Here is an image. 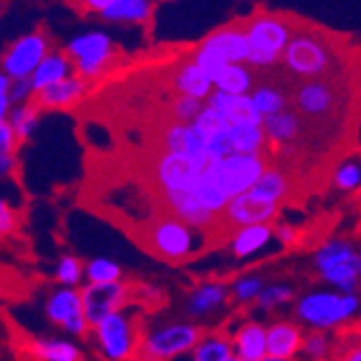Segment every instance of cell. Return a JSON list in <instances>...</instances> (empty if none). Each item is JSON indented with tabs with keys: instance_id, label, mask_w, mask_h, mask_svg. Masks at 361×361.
<instances>
[{
	"instance_id": "cell-1",
	"label": "cell",
	"mask_w": 361,
	"mask_h": 361,
	"mask_svg": "<svg viewBox=\"0 0 361 361\" xmlns=\"http://www.w3.org/2000/svg\"><path fill=\"white\" fill-rule=\"evenodd\" d=\"M348 72L301 80L292 87L290 106L301 115L307 126L310 141L312 137L326 139L336 128L346 126V113L350 102Z\"/></svg>"
},
{
	"instance_id": "cell-2",
	"label": "cell",
	"mask_w": 361,
	"mask_h": 361,
	"mask_svg": "<svg viewBox=\"0 0 361 361\" xmlns=\"http://www.w3.org/2000/svg\"><path fill=\"white\" fill-rule=\"evenodd\" d=\"M344 54L346 48L338 35L303 20L281 56V65L283 72L299 78V82L314 80L346 72L342 68Z\"/></svg>"
},
{
	"instance_id": "cell-3",
	"label": "cell",
	"mask_w": 361,
	"mask_h": 361,
	"mask_svg": "<svg viewBox=\"0 0 361 361\" xmlns=\"http://www.w3.org/2000/svg\"><path fill=\"white\" fill-rule=\"evenodd\" d=\"M137 243L154 257L167 264H184L204 245L202 232L169 212H156L141 223Z\"/></svg>"
},
{
	"instance_id": "cell-4",
	"label": "cell",
	"mask_w": 361,
	"mask_h": 361,
	"mask_svg": "<svg viewBox=\"0 0 361 361\" xmlns=\"http://www.w3.org/2000/svg\"><path fill=\"white\" fill-rule=\"evenodd\" d=\"M301 18L294 13H279L257 9L251 16L243 18L245 32L251 44L249 65L259 70H269L271 65L281 63V56L301 26Z\"/></svg>"
},
{
	"instance_id": "cell-5",
	"label": "cell",
	"mask_w": 361,
	"mask_h": 361,
	"mask_svg": "<svg viewBox=\"0 0 361 361\" xmlns=\"http://www.w3.org/2000/svg\"><path fill=\"white\" fill-rule=\"evenodd\" d=\"M294 318L307 331H336L346 322L355 320L361 310V297L357 292H340L334 288L310 290L292 303Z\"/></svg>"
},
{
	"instance_id": "cell-6",
	"label": "cell",
	"mask_w": 361,
	"mask_h": 361,
	"mask_svg": "<svg viewBox=\"0 0 361 361\" xmlns=\"http://www.w3.org/2000/svg\"><path fill=\"white\" fill-rule=\"evenodd\" d=\"M314 273L334 290L359 292L361 286V249L344 236L324 238L312 253Z\"/></svg>"
},
{
	"instance_id": "cell-7",
	"label": "cell",
	"mask_w": 361,
	"mask_h": 361,
	"mask_svg": "<svg viewBox=\"0 0 361 361\" xmlns=\"http://www.w3.org/2000/svg\"><path fill=\"white\" fill-rule=\"evenodd\" d=\"M145 331L141 316L126 307L95 322L91 326V338L97 353L106 361H137Z\"/></svg>"
},
{
	"instance_id": "cell-8",
	"label": "cell",
	"mask_w": 361,
	"mask_h": 361,
	"mask_svg": "<svg viewBox=\"0 0 361 361\" xmlns=\"http://www.w3.org/2000/svg\"><path fill=\"white\" fill-rule=\"evenodd\" d=\"M269 154H229L225 158L210 160L204 176L225 195L227 202L251 190L259 176L271 165Z\"/></svg>"
},
{
	"instance_id": "cell-9",
	"label": "cell",
	"mask_w": 361,
	"mask_h": 361,
	"mask_svg": "<svg viewBox=\"0 0 361 361\" xmlns=\"http://www.w3.org/2000/svg\"><path fill=\"white\" fill-rule=\"evenodd\" d=\"M206 326L192 320H169L147 329L137 355V361H173L182 355H188Z\"/></svg>"
},
{
	"instance_id": "cell-10",
	"label": "cell",
	"mask_w": 361,
	"mask_h": 361,
	"mask_svg": "<svg viewBox=\"0 0 361 361\" xmlns=\"http://www.w3.org/2000/svg\"><path fill=\"white\" fill-rule=\"evenodd\" d=\"M279 214H281L279 204L264 202V200H259V197H255L251 190H247L234 197V200L225 206V210L216 214L212 227L204 234V245L206 240L227 243L236 229L247 227V225H262V223L275 225L279 221Z\"/></svg>"
},
{
	"instance_id": "cell-11",
	"label": "cell",
	"mask_w": 361,
	"mask_h": 361,
	"mask_svg": "<svg viewBox=\"0 0 361 361\" xmlns=\"http://www.w3.org/2000/svg\"><path fill=\"white\" fill-rule=\"evenodd\" d=\"M208 162L210 160H202L182 152L156 149L147 162L156 195L162 197L169 192H190L195 184L200 182Z\"/></svg>"
},
{
	"instance_id": "cell-12",
	"label": "cell",
	"mask_w": 361,
	"mask_h": 361,
	"mask_svg": "<svg viewBox=\"0 0 361 361\" xmlns=\"http://www.w3.org/2000/svg\"><path fill=\"white\" fill-rule=\"evenodd\" d=\"M44 316L52 326L65 331L74 340L91 338V322L85 314L80 288L56 286L46 297Z\"/></svg>"
},
{
	"instance_id": "cell-13",
	"label": "cell",
	"mask_w": 361,
	"mask_h": 361,
	"mask_svg": "<svg viewBox=\"0 0 361 361\" xmlns=\"http://www.w3.org/2000/svg\"><path fill=\"white\" fill-rule=\"evenodd\" d=\"M65 54L70 56L76 76L87 80L102 76V72L113 65L117 50L111 37L104 35V32H87L82 37L72 39Z\"/></svg>"
},
{
	"instance_id": "cell-14",
	"label": "cell",
	"mask_w": 361,
	"mask_h": 361,
	"mask_svg": "<svg viewBox=\"0 0 361 361\" xmlns=\"http://www.w3.org/2000/svg\"><path fill=\"white\" fill-rule=\"evenodd\" d=\"M80 297L85 314L93 326L102 318L121 312L133 303V283L126 279L113 283H85L80 288Z\"/></svg>"
},
{
	"instance_id": "cell-15",
	"label": "cell",
	"mask_w": 361,
	"mask_h": 361,
	"mask_svg": "<svg viewBox=\"0 0 361 361\" xmlns=\"http://www.w3.org/2000/svg\"><path fill=\"white\" fill-rule=\"evenodd\" d=\"M229 301H232V290H229L227 283L214 281V279L200 281L190 290H186L184 303H182V314L186 316V320L204 324V320L223 312V307Z\"/></svg>"
},
{
	"instance_id": "cell-16",
	"label": "cell",
	"mask_w": 361,
	"mask_h": 361,
	"mask_svg": "<svg viewBox=\"0 0 361 361\" xmlns=\"http://www.w3.org/2000/svg\"><path fill=\"white\" fill-rule=\"evenodd\" d=\"M48 56V37L44 32H30L20 37L3 56V70L16 80H24L35 74L42 61Z\"/></svg>"
},
{
	"instance_id": "cell-17",
	"label": "cell",
	"mask_w": 361,
	"mask_h": 361,
	"mask_svg": "<svg viewBox=\"0 0 361 361\" xmlns=\"http://www.w3.org/2000/svg\"><path fill=\"white\" fill-rule=\"evenodd\" d=\"M200 48L216 54L225 63H247L251 54V44L240 18L214 28L206 39H202Z\"/></svg>"
},
{
	"instance_id": "cell-18",
	"label": "cell",
	"mask_w": 361,
	"mask_h": 361,
	"mask_svg": "<svg viewBox=\"0 0 361 361\" xmlns=\"http://www.w3.org/2000/svg\"><path fill=\"white\" fill-rule=\"evenodd\" d=\"M305 334V326L297 318H275L267 322L269 357L294 361L303 353Z\"/></svg>"
},
{
	"instance_id": "cell-19",
	"label": "cell",
	"mask_w": 361,
	"mask_h": 361,
	"mask_svg": "<svg viewBox=\"0 0 361 361\" xmlns=\"http://www.w3.org/2000/svg\"><path fill=\"white\" fill-rule=\"evenodd\" d=\"M229 334H232V346L238 359L264 361L269 357L267 322H262L257 318H245Z\"/></svg>"
},
{
	"instance_id": "cell-20",
	"label": "cell",
	"mask_w": 361,
	"mask_h": 361,
	"mask_svg": "<svg viewBox=\"0 0 361 361\" xmlns=\"http://www.w3.org/2000/svg\"><path fill=\"white\" fill-rule=\"evenodd\" d=\"M169 87H171V93L188 95V97H195V100L206 102L214 91V80L195 63L192 56H186L171 70Z\"/></svg>"
},
{
	"instance_id": "cell-21",
	"label": "cell",
	"mask_w": 361,
	"mask_h": 361,
	"mask_svg": "<svg viewBox=\"0 0 361 361\" xmlns=\"http://www.w3.org/2000/svg\"><path fill=\"white\" fill-rule=\"evenodd\" d=\"M87 91V80L80 76H70L56 85H50L30 95V104L39 111H65L82 100Z\"/></svg>"
},
{
	"instance_id": "cell-22",
	"label": "cell",
	"mask_w": 361,
	"mask_h": 361,
	"mask_svg": "<svg viewBox=\"0 0 361 361\" xmlns=\"http://www.w3.org/2000/svg\"><path fill=\"white\" fill-rule=\"evenodd\" d=\"M294 190H297V178L281 165H277V162H271L267 171L251 186V192L255 197L271 204H279V206H286L288 202H292Z\"/></svg>"
},
{
	"instance_id": "cell-23",
	"label": "cell",
	"mask_w": 361,
	"mask_h": 361,
	"mask_svg": "<svg viewBox=\"0 0 361 361\" xmlns=\"http://www.w3.org/2000/svg\"><path fill=\"white\" fill-rule=\"evenodd\" d=\"M208 106L216 109L229 123H255L262 126L264 117H262L249 95H232V93H223L219 89L212 91V95L206 100Z\"/></svg>"
},
{
	"instance_id": "cell-24",
	"label": "cell",
	"mask_w": 361,
	"mask_h": 361,
	"mask_svg": "<svg viewBox=\"0 0 361 361\" xmlns=\"http://www.w3.org/2000/svg\"><path fill=\"white\" fill-rule=\"evenodd\" d=\"M275 236V225L262 223V225H247L240 227L229 236L227 249L232 251L236 259H247L251 255H257L259 251H264Z\"/></svg>"
},
{
	"instance_id": "cell-25",
	"label": "cell",
	"mask_w": 361,
	"mask_h": 361,
	"mask_svg": "<svg viewBox=\"0 0 361 361\" xmlns=\"http://www.w3.org/2000/svg\"><path fill=\"white\" fill-rule=\"evenodd\" d=\"M28 350L37 361H85V350L78 340L65 336H44L32 338L28 342Z\"/></svg>"
},
{
	"instance_id": "cell-26",
	"label": "cell",
	"mask_w": 361,
	"mask_h": 361,
	"mask_svg": "<svg viewBox=\"0 0 361 361\" xmlns=\"http://www.w3.org/2000/svg\"><path fill=\"white\" fill-rule=\"evenodd\" d=\"M234 357L232 334L223 329H206L190 350V361H227Z\"/></svg>"
},
{
	"instance_id": "cell-27",
	"label": "cell",
	"mask_w": 361,
	"mask_h": 361,
	"mask_svg": "<svg viewBox=\"0 0 361 361\" xmlns=\"http://www.w3.org/2000/svg\"><path fill=\"white\" fill-rule=\"evenodd\" d=\"M326 361H361V318L334 331V348Z\"/></svg>"
},
{
	"instance_id": "cell-28",
	"label": "cell",
	"mask_w": 361,
	"mask_h": 361,
	"mask_svg": "<svg viewBox=\"0 0 361 361\" xmlns=\"http://www.w3.org/2000/svg\"><path fill=\"white\" fill-rule=\"evenodd\" d=\"M70 72H72V61L70 56L63 52H52L48 54L42 65L35 70V74L30 76V82H32V93H37L50 85H56L65 78H70Z\"/></svg>"
},
{
	"instance_id": "cell-29",
	"label": "cell",
	"mask_w": 361,
	"mask_h": 361,
	"mask_svg": "<svg viewBox=\"0 0 361 361\" xmlns=\"http://www.w3.org/2000/svg\"><path fill=\"white\" fill-rule=\"evenodd\" d=\"M290 91H286L283 87L275 85V82H259L255 85V89L251 91V100L257 109V113L262 117H271L277 115L286 109H290Z\"/></svg>"
},
{
	"instance_id": "cell-30",
	"label": "cell",
	"mask_w": 361,
	"mask_h": 361,
	"mask_svg": "<svg viewBox=\"0 0 361 361\" xmlns=\"http://www.w3.org/2000/svg\"><path fill=\"white\" fill-rule=\"evenodd\" d=\"M255 85V74L249 63H229L214 80V89L232 95H249Z\"/></svg>"
},
{
	"instance_id": "cell-31",
	"label": "cell",
	"mask_w": 361,
	"mask_h": 361,
	"mask_svg": "<svg viewBox=\"0 0 361 361\" xmlns=\"http://www.w3.org/2000/svg\"><path fill=\"white\" fill-rule=\"evenodd\" d=\"M109 22H126V24H147L154 18L152 0H117L113 7L102 13Z\"/></svg>"
},
{
	"instance_id": "cell-32",
	"label": "cell",
	"mask_w": 361,
	"mask_h": 361,
	"mask_svg": "<svg viewBox=\"0 0 361 361\" xmlns=\"http://www.w3.org/2000/svg\"><path fill=\"white\" fill-rule=\"evenodd\" d=\"M297 301V288L292 283H267V288L259 292L255 305L259 312L271 314L279 307H286Z\"/></svg>"
},
{
	"instance_id": "cell-33",
	"label": "cell",
	"mask_w": 361,
	"mask_h": 361,
	"mask_svg": "<svg viewBox=\"0 0 361 361\" xmlns=\"http://www.w3.org/2000/svg\"><path fill=\"white\" fill-rule=\"evenodd\" d=\"M52 279L63 288H80L85 281V262L74 253H63L54 264Z\"/></svg>"
},
{
	"instance_id": "cell-34",
	"label": "cell",
	"mask_w": 361,
	"mask_h": 361,
	"mask_svg": "<svg viewBox=\"0 0 361 361\" xmlns=\"http://www.w3.org/2000/svg\"><path fill=\"white\" fill-rule=\"evenodd\" d=\"M264 288H267V277L262 273H245V275H238L232 283H229V290H232V301L238 305L255 303V299L259 297V292Z\"/></svg>"
},
{
	"instance_id": "cell-35",
	"label": "cell",
	"mask_w": 361,
	"mask_h": 361,
	"mask_svg": "<svg viewBox=\"0 0 361 361\" xmlns=\"http://www.w3.org/2000/svg\"><path fill=\"white\" fill-rule=\"evenodd\" d=\"M331 186L342 195H355L361 188V162L353 158L340 160L331 171Z\"/></svg>"
},
{
	"instance_id": "cell-36",
	"label": "cell",
	"mask_w": 361,
	"mask_h": 361,
	"mask_svg": "<svg viewBox=\"0 0 361 361\" xmlns=\"http://www.w3.org/2000/svg\"><path fill=\"white\" fill-rule=\"evenodd\" d=\"M123 279V269L111 257H91L85 262L87 283H113Z\"/></svg>"
},
{
	"instance_id": "cell-37",
	"label": "cell",
	"mask_w": 361,
	"mask_h": 361,
	"mask_svg": "<svg viewBox=\"0 0 361 361\" xmlns=\"http://www.w3.org/2000/svg\"><path fill=\"white\" fill-rule=\"evenodd\" d=\"M39 109L32 106L30 102L22 104V106H16L11 113H9V123L13 126L16 135H18V141H28L35 133V128L39 123Z\"/></svg>"
},
{
	"instance_id": "cell-38",
	"label": "cell",
	"mask_w": 361,
	"mask_h": 361,
	"mask_svg": "<svg viewBox=\"0 0 361 361\" xmlns=\"http://www.w3.org/2000/svg\"><path fill=\"white\" fill-rule=\"evenodd\" d=\"M334 348V334L331 331H307L303 342V355L310 361H326Z\"/></svg>"
},
{
	"instance_id": "cell-39",
	"label": "cell",
	"mask_w": 361,
	"mask_h": 361,
	"mask_svg": "<svg viewBox=\"0 0 361 361\" xmlns=\"http://www.w3.org/2000/svg\"><path fill=\"white\" fill-rule=\"evenodd\" d=\"M204 106H206V102H202V100H195V97L173 93L171 102H169V117L176 119V121L192 123L197 119V115L202 113Z\"/></svg>"
},
{
	"instance_id": "cell-40",
	"label": "cell",
	"mask_w": 361,
	"mask_h": 361,
	"mask_svg": "<svg viewBox=\"0 0 361 361\" xmlns=\"http://www.w3.org/2000/svg\"><path fill=\"white\" fill-rule=\"evenodd\" d=\"M133 303L156 310L165 303V292L154 283H133Z\"/></svg>"
},
{
	"instance_id": "cell-41",
	"label": "cell",
	"mask_w": 361,
	"mask_h": 361,
	"mask_svg": "<svg viewBox=\"0 0 361 361\" xmlns=\"http://www.w3.org/2000/svg\"><path fill=\"white\" fill-rule=\"evenodd\" d=\"M275 240L283 249H299V247H303V229L288 223V221H277L275 223Z\"/></svg>"
},
{
	"instance_id": "cell-42",
	"label": "cell",
	"mask_w": 361,
	"mask_h": 361,
	"mask_svg": "<svg viewBox=\"0 0 361 361\" xmlns=\"http://www.w3.org/2000/svg\"><path fill=\"white\" fill-rule=\"evenodd\" d=\"M16 229H18V212L7 200L0 197V238L11 236Z\"/></svg>"
},
{
	"instance_id": "cell-43",
	"label": "cell",
	"mask_w": 361,
	"mask_h": 361,
	"mask_svg": "<svg viewBox=\"0 0 361 361\" xmlns=\"http://www.w3.org/2000/svg\"><path fill=\"white\" fill-rule=\"evenodd\" d=\"M70 7L80 13V16H89V13H104L109 7H113L117 0H68Z\"/></svg>"
},
{
	"instance_id": "cell-44",
	"label": "cell",
	"mask_w": 361,
	"mask_h": 361,
	"mask_svg": "<svg viewBox=\"0 0 361 361\" xmlns=\"http://www.w3.org/2000/svg\"><path fill=\"white\" fill-rule=\"evenodd\" d=\"M20 141H18V135H16V130L13 126L7 121L0 123V154H16Z\"/></svg>"
},
{
	"instance_id": "cell-45",
	"label": "cell",
	"mask_w": 361,
	"mask_h": 361,
	"mask_svg": "<svg viewBox=\"0 0 361 361\" xmlns=\"http://www.w3.org/2000/svg\"><path fill=\"white\" fill-rule=\"evenodd\" d=\"M9 106H11V82L7 76L0 74V123L7 121V115L11 113Z\"/></svg>"
},
{
	"instance_id": "cell-46",
	"label": "cell",
	"mask_w": 361,
	"mask_h": 361,
	"mask_svg": "<svg viewBox=\"0 0 361 361\" xmlns=\"http://www.w3.org/2000/svg\"><path fill=\"white\" fill-rule=\"evenodd\" d=\"M18 169V158L16 154H0V180L11 178Z\"/></svg>"
},
{
	"instance_id": "cell-47",
	"label": "cell",
	"mask_w": 361,
	"mask_h": 361,
	"mask_svg": "<svg viewBox=\"0 0 361 361\" xmlns=\"http://www.w3.org/2000/svg\"><path fill=\"white\" fill-rule=\"evenodd\" d=\"M350 202H353L355 206H359V208H361V188H359L355 195H350Z\"/></svg>"
},
{
	"instance_id": "cell-48",
	"label": "cell",
	"mask_w": 361,
	"mask_h": 361,
	"mask_svg": "<svg viewBox=\"0 0 361 361\" xmlns=\"http://www.w3.org/2000/svg\"><path fill=\"white\" fill-rule=\"evenodd\" d=\"M357 236L361 238V210H359V221H357Z\"/></svg>"
},
{
	"instance_id": "cell-49",
	"label": "cell",
	"mask_w": 361,
	"mask_h": 361,
	"mask_svg": "<svg viewBox=\"0 0 361 361\" xmlns=\"http://www.w3.org/2000/svg\"><path fill=\"white\" fill-rule=\"evenodd\" d=\"M264 361H290V359H277V357H267Z\"/></svg>"
},
{
	"instance_id": "cell-50",
	"label": "cell",
	"mask_w": 361,
	"mask_h": 361,
	"mask_svg": "<svg viewBox=\"0 0 361 361\" xmlns=\"http://www.w3.org/2000/svg\"><path fill=\"white\" fill-rule=\"evenodd\" d=\"M227 361H243V359H238V357H236V355H234V357H232V359H227Z\"/></svg>"
},
{
	"instance_id": "cell-51",
	"label": "cell",
	"mask_w": 361,
	"mask_h": 361,
	"mask_svg": "<svg viewBox=\"0 0 361 361\" xmlns=\"http://www.w3.org/2000/svg\"><path fill=\"white\" fill-rule=\"evenodd\" d=\"M357 294H359V297H361V286H359V292H357Z\"/></svg>"
}]
</instances>
